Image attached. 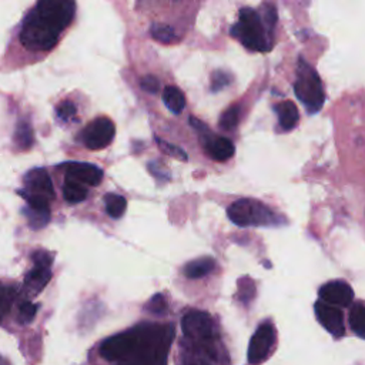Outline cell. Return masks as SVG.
I'll return each instance as SVG.
<instances>
[{
	"mask_svg": "<svg viewBox=\"0 0 365 365\" xmlns=\"http://www.w3.org/2000/svg\"><path fill=\"white\" fill-rule=\"evenodd\" d=\"M173 336V324L144 322L103 341L100 354L107 361L117 362L131 358L167 359Z\"/></svg>",
	"mask_w": 365,
	"mask_h": 365,
	"instance_id": "cell-1",
	"label": "cell"
},
{
	"mask_svg": "<svg viewBox=\"0 0 365 365\" xmlns=\"http://www.w3.org/2000/svg\"><path fill=\"white\" fill-rule=\"evenodd\" d=\"M76 3L71 0H41L24 17L20 29L21 44L31 51L51 50L60 33L71 23Z\"/></svg>",
	"mask_w": 365,
	"mask_h": 365,
	"instance_id": "cell-2",
	"label": "cell"
},
{
	"mask_svg": "<svg viewBox=\"0 0 365 365\" xmlns=\"http://www.w3.org/2000/svg\"><path fill=\"white\" fill-rule=\"evenodd\" d=\"M231 36L238 38L251 51L265 53L272 47V34L265 29L258 11L242 7L238 11V21L231 27Z\"/></svg>",
	"mask_w": 365,
	"mask_h": 365,
	"instance_id": "cell-3",
	"label": "cell"
},
{
	"mask_svg": "<svg viewBox=\"0 0 365 365\" xmlns=\"http://www.w3.org/2000/svg\"><path fill=\"white\" fill-rule=\"evenodd\" d=\"M294 93L304 104L308 113L314 114L322 108L325 94L318 73L304 60H298L297 80L294 83Z\"/></svg>",
	"mask_w": 365,
	"mask_h": 365,
	"instance_id": "cell-4",
	"label": "cell"
},
{
	"mask_svg": "<svg viewBox=\"0 0 365 365\" xmlns=\"http://www.w3.org/2000/svg\"><path fill=\"white\" fill-rule=\"evenodd\" d=\"M17 194L26 201V207L33 210H50L54 200V188L48 173L44 168H33L23 177V188Z\"/></svg>",
	"mask_w": 365,
	"mask_h": 365,
	"instance_id": "cell-5",
	"label": "cell"
},
{
	"mask_svg": "<svg viewBox=\"0 0 365 365\" xmlns=\"http://www.w3.org/2000/svg\"><path fill=\"white\" fill-rule=\"evenodd\" d=\"M227 215L238 227L275 224L274 212L265 204L250 198H241L232 202L227 208Z\"/></svg>",
	"mask_w": 365,
	"mask_h": 365,
	"instance_id": "cell-6",
	"label": "cell"
},
{
	"mask_svg": "<svg viewBox=\"0 0 365 365\" xmlns=\"http://www.w3.org/2000/svg\"><path fill=\"white\" fill-rule=\"evenodd\" d=\"M182 334L200 348H210L215 339V327L210 314L204 311H190L181 319Z\"/></svg>",
	"mask_w": 365,
	"mask_h": 365,
	"instance_id": "cell-7",
	"label": "cell"
},
{
	"mask_svg": "<svg viewBox=\"0 0 365 365\" xmlns=\"http://www.w3.org/2000/svg\"><path fill=\"white\" fill-rule=\"evenodd\" d=\"M114 134V123L108 117H97L83 128L80 140L90 150H101L113 141Z\"/></svg>",
	"mask_w": 365,
	"mask_h": 365,
	"instance_id": "cell-8",
	"label": "cell"
},
{
	"mask_svg": "<svg viewBox=\"0 0 365 365\" xmlns=\"http://www.w3.org/2000/svg\"><path fill=\"white\" fill-rule=\"evenodd\" d=\"M275 344V328L269 322L261 324L248 345V362L251 365H259L268 359Z\"/></svg>",
	"mask_w": 365,
	"mask_h": 365,
	"instance_id": "cell-9",
	"label": "cell"
},
{
	"mask_svg": "<svg viewBox=\"0 0 365 365\" xmlns=\"http://www.w3.org/2000/svg\"><path fill=\"white\" fill-rule=\"evenodd\" d=\"M318 295L322 302L332 307H348L354 299V291L351 285L342 279H334L324 284Z\"/></svg>",
	"mask_w": 365,
	"mask_h": 365,
	"instance_id": "cell-10",
	"label": "cell"
},
{
	"mask_svg": "<svg viewBox=\"0 0 365 365\" xmlns=\"http://www.w3.org/2000/svg\"><path fill=\"white\" fill-rule=\"evenodd\" d=\"M64 168V178L77 181L83 185H98L103 178V170L90 163H66L61 165Z\"/></svg>",
	"mask_w": 365,
	"mask_h": 365,
	"instance_id": "cell-11",
	"label": "cell"
},
{
	"mask_svg": "<svg viewBox=\"0 0 365 365\" xmlns=\"http://www.w3.org/2000/svg\"><path fill=\"white\" fill-rule=\"evenodd\" d=\"M314 311L317 315V319L319 324L335 338H341L345 334V327H344V315L342 311L336 307L328 305L322 301L315 302Z\"/></svg>",
	"mask_w": 365,
	"mask_h": 365,
	"instance_id": "cell-12",
	"label": "cell"
},
{
	"mask_svg": "<svg viewBox=\"0 0 365 365\" xmlns=\"http://www.w3.org/2000/svg\"><path fill=\"white\" fill-rule=\"evenodd\" d=\"M51 279V268L33 264V268L26 274L23 289L26 297L33 298L40 294Z\"/></svg>",
	"mask_w": 365,
	"mask_h": 365,
	"instance_id": "cell-13",
	"label": "cell"
},
{
	"mask_svg": "<svg viewBox=\"0 0 365 365\" xmlns=\"http://www.w3.org/2000/svg\"><path fill=\"white\" fill-rule=\"evenodd\" d=\"M204 150L207 154L215 161H225L234 155V144L231 140L225 137L205 135V141H202Z\"/></svg>",
	"mask_w": 365,
	"mask_h": 365,
	"instance_id": "cell-14",
	"label": "cell"
},
{
	"mask_svg": "<svg viewBox=\"0 0 365 365\" xmlns=\"http://www.w3.org/2000/svg\"><path fill=\"white\" fill-rule=\"evenodd\" d=\"M274 110H275V113L278 115L279 125L284 130L288 131V130H292L297 125L299 115H298V108H297V106L292 101H289V100L281 101V103L275 104Z\"/></svg>",
	"mask_w": 365,
	"mask_h": 365,
	"instance_id": "cell-15",
	"label": "cell"
},
{
	"mask_svg": "<svg viewBox=\"0 0 365 365\" xmlns=\"http://www.w3.org/2000/svg\"><path fill=\"white\" fill-rule=\"evenodd\" d=\"M215 268V261L211 257H202V258H197L194 261H190L185 267H184V274L187 278L195 279V278H201L205 277L207 274H210L212 269Z\"/></svg>",
	"mask_w": 365,
	"mask_h": 365,
	"instance_id": "cell-16",
	"label": "cell"
},
{
	"mask_svg": "<svg viewBox=\"0 0 365 365\" xmlns=\"http://www.w3.org/2000/svg\"><path fill=\"white\" fill-rule=\"evenodd\" d=\"M163 101L167 106V108L174 114H180L185 106L184 94L180 91V88H177L174 86H167L164 88Z\"/></svg>",
	"mask_w": 365,
	"mask_h": 365,
	"instance_id": "cell-17",
	"label": "cell"
},
{
	"mask_svg": "<svg viewBox=\"0 0 365 365\" xmlns=\"http://www.w3.org/2000/svg\"><path fill=\"white\" fill-rule=\"evenodd\" d=\"M63 197L67 202L70 204H77V202H81L86 200L87 197V187L77 182V181H73V180H68V178H64V184H63Z\"/></svg>",
	"mask_w": 365,
	"mask_h": 365,
	"instance_id": "cell-18",
	"label": "cell"
},
{
	"mask_svg": "<svg viewBox=\"0 0 365 365\" xmlns=\"http://www.w3.org/2000/svg\"><path fill=\"white\" fill-rule=\"evenodd\" d=\"M349 325H351V329L359 338H365V308H364L362 301H358L351 308V311H349Z\"/></svg>",
	"mask_w": 365,
	"mask_h": 365,
	"instance_id": "cell-19",
	"label": "cell"
},
{
	"mask_svg": "<svg viewBox=\"0 0 365 365\" xmlns=\"http://www.w3.org/2000/svg\"><path fill=\"white\" fill-rule=\"evenodd\" d=\"M104 204H106V211L111 218H120L123 217L125 208H127V201L123 195L108 192L104 197Z\"/></svg>",
	"mask_w": 365,
	"mask_h": 365,
	"instance_id": "cell-20",
	"label": "cell"
},
{
	"mask_svg": "<svg viewBox=\"0 0 365 365\" xmlns=\"http://www.w3.org/2000/svg\"><path fill=\"white\" fill-rule=\"evenodd\" d=\"M33 128L29 121L21 120L19 121L16 131H14V143L20 150H27L33 144Z\"/></svg>",
	"mask_w": 365,
	"mask_h": 365,
	"instance_id": "cell-21",
	"label": "cell"
},
{
	"mask_svg": "<svg viewBox=\"0 0 365 365\" xmlns=\"http://www.w3.org/2000/svg\"><path fill=\"white\" fill-rule=\"evenodd\" d=\"M23 214L27 218V224L31 227V230H40L50 221V210H33L24 207Z\"/></svg>",
	"mask_w": 365,
	"mask_h": 365,
	"instance_id": "cell-22",
	"label": "cell"
},
{
	"mask_svg": "<svg viewBox=\"0 0 365 365\" xmlns=\"http://www.w3.org/2000/svg\"><path fill=\"white\" fill-rule=\"evenodd\" d=\"M16 287L6 285L0 281V322L4 318V315L9 312L14 297H16Z\"/></svg>",
	"mask_w": 365,
	"mask_h": 365,
	"instance_id": "cell-23",
	"label": "cell"
},
{
	"mask_svg": "<svg viewBox=\"0 0 365 365\" xmlns=\"http://www.w3.org/2000/svg\"><path fill=\"white\" fill-rule=\"evenodd\" d=\"M150 31H151L153 38H155L157 41L164 43V44H170V43H174L177 40L174 29L171 26H167V24H160V23L153 24Z\"/></svg>",
	"mask_w": 365,
	"mask_h": 365,
	"instance_id": "cell-24",
	"label": "cell"
},
{
	"mask_svg": "<svg viewBox=\"0 0 365 365\" xmlns=\"http://www.w3.org/2000/svg\"><path fill=\"white\" fill-rule=\"evenodd\" d=\"M37 309H38L37 304H33L30 299L23 301L19 305V309H17V321H19V324H21V325L30 324L34 319Z\"/></svg>",
	"mask_w": 365,
	"mask_h": 365,
	"instance_id": "cell-25",
	"label": "cell"
},
{
	"mask_svg": "<svg viewBox=\"0 0 365 365\" xmlns=\"http://www.w3.org/2000/svg\"><path fill=\"white\" fill-rule=\"evenodd\" d=\"M238 118H240V107L238 106H231L230 108H227L221 118H220V127L222 130H234L238 124Z\"/></svg>",
	"mask_w": 365,
	"mask_h": 365,
	"instance_id": "cell-26",
	"label": "cell"
},
{
	"mask_svg": "<svg viewBox=\"0 0 365 365\" xmlns=\"http://www.w3.org/2000/svg\"><path fill=\"white\" fill-rule=\"evenodd\" d=\"M76 106L73 101H61L57 107H56V117L58 118V121L61 123H70L74 117H76Z\"/></svg>",
	"mask_w": 365,
	"mask_h": 365,
	"instance_id": "cell-27",
	"label": "cell"
},
{
	"mask_svg": "<svg viewBox=\"0 0 365 365\" xmlns=\"http://www.w3.org/2000/svg\"><path fill=\"white\" fill-rule=\"evenodd\" d=\"M155 141L160 145L161 151L165 153L167 155L178 158L180 161H187V154H185V151L182 148H180V147H177L174 144H170V143H167V141H164V140H161L158 137H155Z\"/></svg>",
	"mask_w": 365,
	"mask_h": 365,
	"instance_id": "cell-28",
	"label": "cell"
},
{
	"mask_svg": "<svg viewBox=\"0 0 365 365\" xmlns=\"http://www.w3.org/2000/svg\"><path fill=\"white\" fill-rule=\"evenodd\" d=\"M147 309L154 315H163L167 311V301L163 294H155L147 304Z\"/></svg>",
	"mask_w": 365,
	"mask_h": 365,
	"instance_id": "cell-29",
	"label": "cell"
},
{
	"mask_svg": "<svg viewBox=\"0 0 365 365\" xmlns=\"http://www.w3.org/2000/svg\"><path fill=\"white\" fill-rule=\"evenodd\" d=\"M230 83V76L228 73L222 71V70H217L212 73L211 76V90L212 91H218L222 87H225Z\"/></svg>",
	"mask_w": 365,
	"mask_h": 365,
	"instance_id": "cell-30",
	"label": "cell"
},
{
	"mask_svg": "<svg viewBox=\"0 0 365 365\" xmlns=\"http://www.w3.org/2000/svg\"><path fill=\"white\" fill-rule=\"evenodd\" d=\"M140 86H141V88H143L144 91L151 93V94H155V93H158V90H160L158 78H157L155 76H151V74L144 76V77L141 78V81H140Z\"/></svg>",
	"mask_w": 365,
	"mask_h": 365,
	"instance_id": "cell-31",
	"label": "cell"
},
{
	"mask_svg": "<svg viewBox=\"0 0 365 365\" xmlns=\"http://www.w3.org/2000/svg\"><path fill=\"white\" fill-rule=\"evenodd\" d=\"M31 259L33 264L37 265H44V267H50L51 268V262H53V255L48 251L44 250H37L31 254Z\"/></svg>",
	"mask_w": 365,
	"mask_h": 365,
	"instance_id": "cell-32",
	"label": "cell"
},
{
	"mask_svg": "<svg viewBox=\"0 0 365 365\" xmlns=\"http://www.w3.org/2000/svg\"><path fill=\"white\" fill-rule=\"evenodd\" d=\"M117 365H165V359L155 358H133L118 362Z\"/></svg>",
	"mask_w": 365,
	"mask_h": 365,
	"instance_id": "cell-33",
	"label": "cell"
},
{
	"mask_svg": "<svg viewBox=\"0 0 365 365\" xmlns=\"http://www.w3.org/2000/svg\"><path fill=\"white\" fill-rule=\"evenodd\" d=\"M245 282H247V284H244V281H242V279H241V281H238V288L241 289V292H240V298H241L242 301H248L250 298H252V295H254V289H255L254 282H252L250 278H245Z\"/></svg>",
	"mask_w": 365,
	"mask_h": 365,
	"instance_id": "cell-34",
	"label": "cell"
},
{
	"mask_svg": "<svg viewBox=\"0 0 365 365\" xmlns=\"http://www.w3.org/2000/svg\"><path fill=\"white\" fill-rule=\"evenodd\" d=\"M184 365H211V364L204 355H191L190 358L185 359Z\"/></svg>",
	"mask_w": 365,
	"mask_h": 365,
	"instance_id": "cell-35",
	"label": "cell"
},
{
	"mask_svg": "<svg viewBox=\"0 0 365 365\" xmlns=\"http://www.w3.org/2000/svg\"><path fill=\"white\" fill-rule=\"evenodd\" d=\"M0 365H6V362H4L1 358H0Z\"/></svg>",
	"mask_w": 365,
	"mask_h": 365,
	"instance_id": "cell-36",
	"label": "cell"
}]
</instances>
